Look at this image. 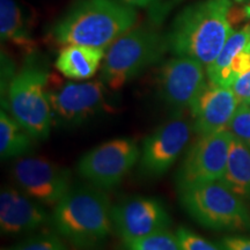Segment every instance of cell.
Returning <instances> with one entry per match:
<instances>
[{
	"mask_svg": "<svg viewBox=\"0 0 250 250\" xmlns=\"http://www.w3.org/2000/svg\"><path fill=\"white\" fill-rule=\"evenodd\" d=\"M138 12L118 0H77L50 29L59 45L105 49L136 26Z\"/></svg>",
	"mask_w": 250,
	"mask_h": 250,
	"instance_id": "6da1fadb",
	"label": "cell"
},
{
	"mask_svg": "<svg viewBox=\"0 0 250 250\" xmlns=\"http://www.w3.org/2000/svg\"><path fill=\"white\" fill-rule=\"evenodd\" d=\"M230 0H201L184 7L167 34L169 51L210 66L233 34Z\"/></svg>",
	"mask_w": 250,
	"mask_h": 250,
	"instance_id": "7a4b0ae2",
	"label": "cell"
},
{
	"mask_svg": "<svg viewBox=\"0 0 250 250\" xmlns=\"http://www.w3.org/2000/svg\"><path fill=\"white\" fill-rule=\"evenodd\" d=\"M111 208L103 189L71 188L55 205L51 224L76 248L99 250L114 229Z\"/></svg>",
	"mask_w": 250,
	"mask_h": 250,
	"instance_id": "3957f363",
	"label": "cell"
},
{
	"mask_svg": "<svg viewBox=\"0 0 250 250\" xmlns=\"http://www.w3.org/2000/svg\"><path fill=\"white\" fill-rule=\"evenodd\" d=\"M168 50L167 34L153 26L133 27L108 48L101 79L109 88L121 89L160 61Z\"/></svg>",
	"mask_w": 250,
	"mask_h": 250,
	"instance_id": "277c9868",
	"label": "cell"
},
{
	"mask_svg": "<svg viewBox=\"0 0 250 250\" xmlns=\"http://www.w3.org/2000/svg\"><path fill=\"white\" fill-rule=\"evenodd\" d=\"M49 80L48 68L37 62L34 54H30V58L15 74L5 94L6 111L39 140L48 138L54 121L48 95Z\"/></svg>",
	"mask_w": 250,
	"mask_h": 250,
	"instance_id": "5b68a950",
	"label": "cell"
},
{
	"mask_svg": "<svg viewBox=\"0 0 250 250\" xmlns=\"http://www.w3.org/2000/svg\"><path fill=\"white\" fill-rule=\"evenodd\" d=\"M180 203L202 226L214 230L250 232V211L221 180L179 190Z\"/></svg>",
	"mask_w": 250,
	"mask_h": 250,
	"instance_id": "8992f818",
	"label": "cell"
},
{
	"mask_svg": "<svg viewBox=\"0 0 250 250\" xmlns=\"http://www.w3.org/2000/svg\"><path fill=\"white\" fill-rule=\"evenodd\" d=\"M140 149L131 138L103 143L83 154L77 165L81 176L100 189L118 186L139 161Z\"/></svg>",
	"mask_w": 250,
	"mask_h": 250,
	"instance_id": "52a82bcc",
	"label": "cell"
},
{
	"mask_svg": "<svg viewBox=\"0 0 250 250\" xmlns=\"http://www.w3.org/2000/svg\"><path fill=\"white\" fill-rule=\"evenodd\" d=\"M233 138L229 130L199 137L184 156L176 174L179 190L223 179Z\"/></svg>",
	"mask_w": 250,
	"mask_h": 250,
	"instance_id": "ba28073f",
	"label": "cell"
},
{
	"mask_svg": "<svg viewBox=\"0 0 250 250\" xmlns=\"http://www.w3.org/2000/svg\"><path fill=\"white\" fill-rule=\"evenodd\" d=\"M21 191L44 206L56 205L71 189V171L44 158H22L12 167Z\"/></svg>",
	"mask_w": 250,
	"mask_h": 250,
	"instance_id": "9c48e42d",
	"label": "cell"
},
{
	"mask_svg": "<svg viewBox=\"0 0 250 250\" xmlns=\"http://www.w3.org/2000/svg\"><path fill=\"white\" fill-rule=\"evenodd\" d=\"M102 79L87 83H65L48 89L54 121L76 125L102 111L107 104V87Z\"/></svg>",
	"mask_w": 250,
	"mask_h": 250,
	"instance_id": "30bf717a",
	"label": "cell"
},
{
	"mask_svg": "<svg viewBox=\"0 0 250 250\" xmlns=\"http://www.w3.org/2000/svg\"><path fill=\"white\" fill-rule=\"evenodd\" d=\"M158 83L166 104L176 110L191 109L208 85L204 65L195 58L175 56L161 66Z\"/></svg>",
	"mask_w": 250,
	"mask_h": 250,
	"instance_id": "8fae6325",
	"label": "cell"
},
{
	"mask_svg": "<svg viewBox=\"0 0 250 250\" xmlns=\"http://www.w3.org/2000/svg\"><path fill=\"white\" fill-rule=\"evenodd\" d=\"M114 229L124 241L168 229L170 217L165 206L151 197H131L111 208Z\"/></svg>",
	"mask_w": 250,
	"mask_h": 250,
	"instance_id": "7c38bea8",
	"label": "cell"
},
{
	"mask_svg": "<svg viewBox=\"0 0 250 250\" xmlns=\"http://www.w3.org/2000/svg\"><path fill=\"white\" fill-rule=\"evenodd\" d=\"M191 136V126L184 120H173L149 134L140 151L139 169L147 176H160L179 159Z\"/></svg>",
	"mask_w": 250,
	"mask_h": 250,
	"instance_id": "4fadbf2b",
	"label": "cell"
},
{
	"mask_svg": "<svg viewBox=\"0 0 250 250\" xmlns=\"http://www.w3.org/2000/svg\"><path fill=\"white\" fill-rule=\"evenodd\" d=\"M237 107L239 102L230 87L208 83L191 108L193 131L203 137L228 130Z\"/></svg>",
	"mask_w": 250,
	"mask_h": 250,
	"instance_id": "5bb4252c",
	"label": "cell"
},
{
	"mask_svg": "<svg viewBox=\"0 0 250 250\" xmlns=\"http://www.w3.org/2000/svg\"><path fill=\"white\" fill-rule=\"evenodd\" d=\"M51 223L44 205L15 188L5 187L0 193V228L6 235L26 234Z\"/></svg>",
	"mask_w": 250,
	"mask_h": 250,
	"instance_id": "9a60e30c",
	"label": "cell"
},
{
	"mask_svg": "<svg viewBox=\"0 0 250 250\" xmlns=\"http://www.w3.org/2000/svg\"><path fill=\"white\" fill-rule=\"evenodd\" d=\"M104 49L85 45H66L56 59V68L64 77L73 80L92 78L104 59Z\"/></svg>",
	"mask_w": 250,
	"mask_h": 250,
	"instance_id": "2e32d148",
	"label": "cell"
},
{
	"mask_svg": "<svg viewBox=\"0 0 250 250\" xmlns=\"http://www.w3.org/2000/svg\"><path fill=\"white\" fill-rule=\"evenodd\" d=\"M0 36L28 54L35 51L30 21L17 0H0Z\"/></svg>",
	"mask_w": 250,
	"mask_h": 250,
	"instance_id": "e0dca14e",
	"label": "cell"
},
{
	"mask_svg": "<svg viewBox=\"0 0 250 250\" xmlns=\"http://www.w3.org/2000/svg\"><path fill=\"white\" fill-rule=\"evenodd\" d=\"M221 181L243 201L250 202V148L234 137Z\"/></svg>",
	"mask_w": 250,
	"mask_h": 250,
	"instance_id": "ac0fdd59",
	"label": "cell"
},
{
	"mask_svg": "<svg viewBox=\"0 0 250 250\" xmlns=\"http://www.w3.org/2000/svg\"><path fill=\"white\" fill-rule=\"evenodd\" d=\"M34 137L14 120L7 111L0 112V155L1 159L15 158L33 147Z\"/></svg>",
	"mask_w": 250,
	"mask_h": 250,
	"instance_id": "d6986e66",
	"label": "cell"
},
{
	"mask_svg": "<svg viewBox=\"0 0 250 250\" xmlns=\"http://www.w3.org/2000/svg\"><path fill=\"white\" fill-rule=\"evenodd\" d=\"M250 43V23L242 27L241 29L233 31L232 35L225 43L223 50L217 57V59L212 62L210 66L206 67V74H208L210 83H217L221 74L226 71L229 66L232 59L243 50Z\"/></svg>",
	"mask_w": 250,
	"mask_h": 250,
	"instance_id": "ffe728a7",
	"label": "cell"
},
{
	"mask_svg": "<svg viewBox=\"0 0 250 250\" xmlns=\"http://www.w3.org/2000/svg\"><path fill=\"white\" fill-rule=\"evenodd\" d=\"M123 243L126 250H183L176 233H171L168 229Z\"/></svg>",
	"mask_w": 250,
	"mask_h": 250,
	"instance_id": "44dd1931",
	"label": "cell"
},
{
	"mask_svg": "<svg viewBox=\"0 0 250 250\" xmlns=\"http://www.w3.org/2000/svg\"><path fill=\"white\" fill-rule=\"evenodd\" d=\"M9 250H67V247L56 234L42 233L24 240Z\"/></svg>",
	"mask_w": 250,
	"mask_h": 250,
	"instance_id": "7402d4cb",
	"label": "cell"
},
{
	"mask_svg": "<svg viewBox=\"0 0 250 250\" xmlns=\"http://www.w3.org/2000/svg\"><path fill=\"white\" fill-rule=\"evenodd\" d=\"M228 130L250 148V105L239 104Z\"/></svg>",
	"mask_w": 250,
	"mask_h": 250,
	"instance_id": "603a6c76",
	"label": "cell"
},
{
	"mask_svg": "<svg viewBox=\"0 0 250 250\" xmlns=\"http://www.w3.org/2000/svg\"><path fill=\"white\" fill-rule=\"evenodd\" d=\"M176 235L183 250H224L219 245L208 241L186 227H180L176 230Z\"/></svg>",
	"mask_w": 250,
	"mask_h": 250,
	"instance_id": "cb8c5ba5",
	"label": "cell"
},
{
	"mask_svg": "<svg viewBox=\"0 0 250 250\" xmlns=\"http://www.w3.org/2000/svg\"><path fill=\"white\" fill-rule=\"evenodd\" d=\"M230 88L233 89L239 104L250 105V71L236 78Z\"/></svg>",
	"mask_w": 250,
	"mask_h": 250,
	"instance_id": "d4e9b609",
	"label": "cell"
},
{
	"mask_svg": "<svg viewBox=\"0 0 250 250\" xmlns=\"http://www.w3.org/2000/svg\"><path fill=\"white\" fill-rule=\"evenodd\" d=\"M218 245L224 250H250V239L245 236H226Z\"/></svg>",
	"mask_w": 250,
	"mask_h": 250,
	"instance_id": "484cf974",
	"label": "cell"
},
{
	"mask_svg": "<svg viewBox=\"0 0 250 250\" xmlns=\"http://www.w3.org/2000/svg\"><path fill=\"white\" fill-rule=\"evenodd\" d=\"M118 1L136 8V7H147V6L155 4L158 0H118Z\"/></svg>",
	"mask_w": 250,
	"mask_h": 250,
	"instance_id": "4316f807",
	"label": "cell"
},
{
	"mask_svg": "<svg viewBox=\"0 0 250 250\" xmlns=\"http://www.w3.org/2000/svg\"><path fill=\"white\" fill-rule=\"evenodd\" d=\"M234 1H236V2H243V1H246V0H234Z\"/></svg>",
	"mask_w": 250,
	"mask_h": 250,
	"instance_id": "83f0119b",
	"label": "cell"
},
{
	"mask_svg": "<svg viewBox=\"0 0 250 250\" xmlns=\"http://www.w3.org/2000/svg\"><path fill=\"white\" fill-rule=\"evenodd\" d=\"M1 250H5V249H1Z\"/></svg>",
	"mask_w": 250,
	"mask_h": 250,
	"instance_id": "f1b7e54d",
	"label": "cell"
}]
</instances>
